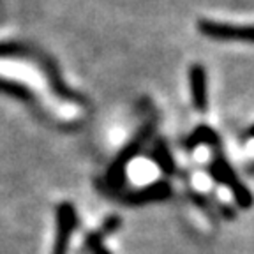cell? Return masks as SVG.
Returning a JSON list of instances; mask_svg holds the SVG:
<instances>
[{
	"label": "cell",
	"mask_w": 254,
	"mask_h": 254,
	"mask_svg": "<svg viewBox=\"0 0 254 254\" xmlns=\"http://www.w3.org/2000/svg\"><path fill=\"white\" fill-rule=\"evenodd\" d=\"M199 30L208 37L214 39H246L247 43L253 41V30L251 27H231V25H222L215 23V21H201L199 23Z\"/></svg>",
	"instance_id": "obj_1"
},
{
	"label": "cell",
	"mask_w": 254,
	"mask_h": 254,
	"mask_svg": "<svg viewBox=\"0 0 254 254\" xmlns=\"http://www.w3.org/2000/svg\"><path fill=\"white\" fill-rule=\"evenodd\" d=\"M97 254H110L108 251H101V253H97Z\"/></svg>",
	"instance_id": "obj_4"
},
{
	"label": "cell",
	"mask_w": 254,
	"mask_h": 254,
	"mask_svg": "<svg viewBox=\"0 0 254 254\" xmlns=\"http://www.w3.org/2000/svg\"><path fill=\"white\" fill-rule=\"evenodd\" d=\"M190 92L194 106L198 110H205L206 104V87H205V69L201 65H194L190 69Z\"/></svg>",
	"instance_id": "obj_3"
},
{
	"label": "cell",
	"mask_w": 254,
	"mask_h": 254,
	"mask_svg": "<svg viewBox=\"0 0 254 254\" xmlns=\"http://www.w3.org/2000/svg\"><path fill=\"white\" fill-rule=\"evenodd\" d=\"M74 210H72L71 205H62L59 210V237H57L55 249L53 254H65L67 253L69 246V235H71L72 228H74Z\"/></svg>",
	"instance_id": "obj_2"
}]
</instances>
